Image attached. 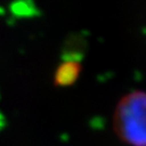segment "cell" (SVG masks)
Segmentation results:
<instances>
[{"mask_svg":"<svg viewBox=\"0 0 146 146\" xmlns=\"http://www.w3.org/2000/svg\"><path fill=\"white\" fill-rule=\"evenodd\" d=\"M114 129L129 145L146 146V92L123 96L115 110Z\"/></svg>","mask_w":146,"mask_h":146,"instance_id":"1","label":"cell"}]
</instances>
